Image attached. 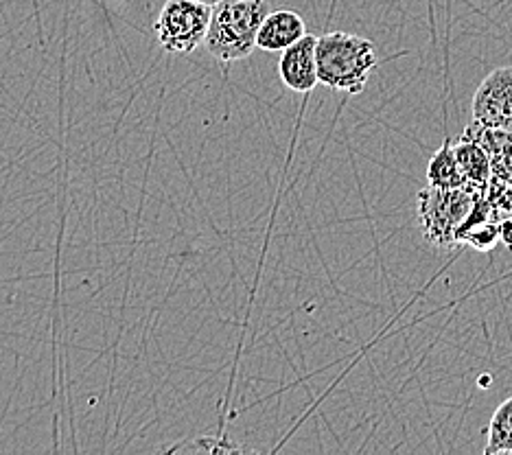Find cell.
<instances>
[{"mask_svg": "<svg viewBox=\"0 0 512 455\" xmlns=\"http://www.w3.org/2000/svg\"><path fill=\"white\" fill-rule=\"evenodd\" d=\"M316 49L318 38L307 33L305 38H300L296 44L281 53L278 75H281L283 84L292 92H298V95H307V92L320 84Z\"/></svg>", "mask_w": 512, "mask_h": 455, "instance_id": "6", "label": "cell"}, {"mask_svg": "<svg viewBox=\"0 0 512 455\" xmlns=\"http://www.w3.org/2000/svg\"><path fill=\"white\" fill-rule=\"evenodd\" d=\"M453 147H456L464 182H467L471 191H484L493 180L491 158H488L486 149L477 143V138L469 130H464V134L458 138V143H453Z\"/></svg>", "mask_w": 512, "mask_h": 455, "instance_id": "8", "label": "cell"}, {"mask_svg": "<svg viewBox=\"0 0 512 455\" xmlns=\"http://www.w3.org/2000/svg\"><path fill=\"white\" fill-rule=\"evenodd\" d=\"M473 121L512 132V68H495L477 86L471 103Z\"/></svg>", "mask_w": 512, "mask_h": 455, "instance_id": "5", "label": "cell"}, {"mask_svg": "<svg viewBox=\"0 0 512 455\" xmlns=\"http://www.w3.org/2000/svg\"><path fill=\"white\" fill-rule=\"evenodd\" d=\"M486 436V455L512 453V396L499 403V407L493 412Z\"/></svg>", "mask_w": 512, "mask_h": 455, "instance_id": "11", "label": "cell"}, {"mask_svg": "<svg viewBox=\"0 0 512 455\" xmlns=\"http://www.w3.org/2000/svg\"><path fill=\"white\" fill-rule=\"evenodd\" d=\"M200 3H206V5H213V7H215V5L219 3V0H200Z\"/></svg>", "mask_w": 512, "mask_h": 455, "instance_id": "12", "label": "cell"}, {"mask_svg": "<svg viewBox=\"0 0 512 455\" xmlns=\"http://www.w3.org/2000/svg\"><path fill=\"white\" fill-rule=\"evenodd\" d=\"M475 193L467 186L436 189L429 184L418 193V221L429 245L445 250L458 245V232L475 204Z\"/></svg>", "mask_w": 512, "mask_h": 455, "instance_id": "3", "label": "cell"}, {"mask_svg": "<svg viewBox=\"0 0 512 455\" xmlns=\"http://www.w3.org/2000/svg\"><path fill=\"white\" fill-rule=\"evenodd\" d=\"M213 5L200 0H167L154 22L156 40L173 55H189L200 49L211 27Z\"/></svg>", "mask_w": 512, "mask_h": 455, "instance_id": "4", "label": "cell"}, {"mask_svg": "<svg viewBox=\"0 0 512 455\" xmlns=\"http://www.w3.org/2000/svg\"><path fill=\"white\" fill-rule=\"evenodd\" d=\"M316 60L320 84L346 95H359L379 64L375 44L344 31L320 35Z\"/></svg>", "mask_w": 512, "mask_h": 455, "instance_id": "1", "label": "cell"}, {"mask_svg": "<svg viewBox=\"0 0 512 455\" xmlns=\"http://www.w3.org/2000/svg\"><path fill=\"white\" fill-rule=\"evenodd\" d=\"M467 130L477 138L488 158H491L493 178L512 184V132L495 130V127H484L480 123L467 125Z\"/></svg>", "mask_w": 512, "mask_h": 455, "instance_id": "9", "label": "cell"}, {"mask_svg": "<svg viewBox=\"0 0 512 455\" xmlns=\"http://www.w3.org/2000/svg\"><path fill=\"white\" fill-rule=\"evenodd\" d=\"M305 35H307L305 20H302V16L296 14V11H289V9L270 11L259 29L256 49H261L265 53H283L300 38H305Z\"/></svg>", "mask_w": 512, "mask_h": 455, "instance_id": "7", "label": "cell"}, {"mask_svg": "<svg viewBox=\"0 0 512 455\" xmlns=\"http://www.w3.org/2000/svg\"><path fill=\"white\" fill-rule=\"evenodd\" d=\"M427 184L436 186V189H462V186H467V182H464V175L460 171L456 147H453L451 138L442 140L440 149L432 158H429Z\"/></svg>", "mask_w": 512, "mask_h": 455, "instance_id": "10", "label": "cell"}, {"mask_svg": "<svg viewBox=\"0 0 512 455\" xmlns=\"http://www.w3.org/2000/svg\"><path fill=\"white\" fill-rule=\"evenodd\" d=\"M267 14V0H219L204 40L206 51L224 64L246 60L256 49V38Z\"/></svg>", "mask_w": 512, "mask_h": 455, "instance_id": "2", "label": "cell"}]
</instances>
